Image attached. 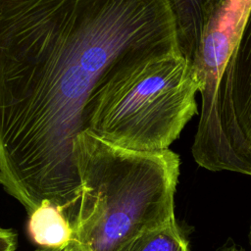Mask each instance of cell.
<instances>
[{
    "label": "cell",
    "mask_w": 251,
    "mask_h": 251,
    "mask_svg": "<svg viewBox=\"0 0 251 251\" xmlns=\"http://www.w3.org/2000/svg\"><path fill=\"white\" fill-rule=\"evenodd\" d=\"M180 54L168 0H0V182L75 225L74 145L109 85Z\"/></svg>",
    "instance_id": "obj_1"
},
{
    "label": "cell",
    "mask_w": 251,
    "mask_h": 251,
    "mask_svg": "<svg viewBox=\"0 0 251 251\" xmlns=\"http://www.w3.org/2000/svg\"><path fill=\"white\" fill-rule=\"evenodd\" d=\"M231 88L238 125L251 143V6L234 50Z\"/></svg>",
    "instance_id": "obj_5"
},
{
    "label": "cell",
    "mask_w": 251,
    "mask_h": 251,
    "mask_svg": "<svg viewBox=\"0 0 251 251\" xmlns=\"http://www.w3.org/2000/svg\"><path fill=\"white\" fill-rule=\"evenodd\" d=\"M227 0H168L175 18L180 54L192 61L203 29L212 15Z\"/></svg>",
    "instance_id": "obj_6"
},
{
    "label": "cell",
    "mask_w": 251,
    "mask_h": 251,
    "mask_svg": "<svg viewBox=\"0 0 251 251\" xmlns=\"http://www.w3.org/2000/svg\"><path fill=\"white\" fill-rule=\"evenodd\" d=\"M224 251H242V250H241L240 248L236 247V246H230V247H228V248L225 249Z\"/></svg>",
    "instance_id": "obj_12"
},
{
    "label": "cell",
    "mask_w": 251,
    "mask_h": 251,
    "mask_svg": "<svg viewBox=\"0 0 251 251\" xmlns=\"http://www.w3.org/2000/svg\"><path fill=\"white\" fill-rule=\"evenodd\" d=\"M251 0H227L205 25L191 61L201 95V113L192 156L202 168L251 176V143L233 108L231 73L234 50Z\"/></svg>",
    "instance_id": "obj_4"
},
{
    "label": "cell",
    "mask_w": 251,
    "mask_h": 251,
    "mask_svg": "<svg viewBox=\"0 0 251 251\" xmlns=\"http://www.w3.org/2000/svg\"><path fill=\"white\" fill-rule=\"evenodd\" d=\"M196 92L192 64L181 54L152 61L104 89L88 131L126 149H169L198 114Z\"/></svg>",
    "instance_id": "obj_3"
},
{
    "label": "cell",
    "mask_w": 251,
    "mask_h": 251,
    "mask_svg": "<svg viewBox=\"0 0 251 251\" xmlns=\"http://www.w3.org/2000/svg\"><path fill=\"white\" fill-rule=\"evenodd\" d=\"M34 251H65L64 249H47V248H38Z\"/></svg>",
    "instance_id": "obj_11"
},
{
    "label": "cell",
    "mask_w": 251,
    "mask_h": 251,
    "mask_svg": "<svg viewBox=\"0 0 251 251\" xmlns=\"http://www.w3.org/2000/svg\"><path fill=\"white\" fill-rule=\"evenodd\" d=\"M65 251H82L75 242H73L71 240V242L68 244V246L66 248H64Z\"/></svg>",
    "instance_id": "obj_10"
},
{
    "label": "cell",
    "mask_w": 251,
    "mask_h": 251,
    "mask_svg": "<svg viewBox=\"0 0 251 251\" xmlns=\"http://www.w3.org/2000/svg\"><path fill=\"white\" fill-rule=\"evenodd\" d=\"M27 230L41 248L64 249L73 238V226L64 214L49 202H43L29 214Z\"/></svg>",
    "instance_id": "obj_7"
},
{
    "label": "cell",
    "mask_w": 251,
    "mask_h": 251,
    "mask_svg": "<svg viewBox=\"0 0 251 251\" xmlns=\"http://www.w3.org/2000/svg\"><path fill=\"white\" fill-rule=\"evenodd\" d=\"M17 234L11 229L0 227V251H15Z\"/></svg>",
    "instance_id": "obj_9"
},
{
    "label": "cell",
    "mask_w": 251,
    "mask_h": 251,
    "mask_svg": "<svg viewBox=\"0 0 251 251\" xmlns=\"http://www.w3.org/2000/svg\"><path fill=\"white\" fill-rule=\"evenodd\" d=\"M249 238H250V246H251V225H250V233H249Z\"/></svg>",
    "instance_id": "obj_13"
},
{
    "label": "cell",
    "mask_w": 251,
    "mask_h": 251,
    "mask_svg": "<svg viewBox=\"0 0 251 251\" xmlns=\"http://www.w3.org/2000/svg\"><path fill=\"white\" fill-rule=\"evenodd\" d=\"M74 153L81 193L72 241L82 251H122L176 221L174 151L126 149L83 131Z\"/></svg>",
    "instance_id": "obj_2"
},
{
    "label": "cell",
    "mask_w": 251,
    "mask_h": 251,
    "mask_svg": "<svg viewBox=\"0 0 251 251\" xmlns=\"http://www.w3.org/2000/svg\"><path fill=\"white\" fill-rule=\"evenodd\" d=\"M122 251H190V248L182 230L174 221L137 237Z\"/></svg>",
    "instance_id": "obj_8"
}]
</instances>
